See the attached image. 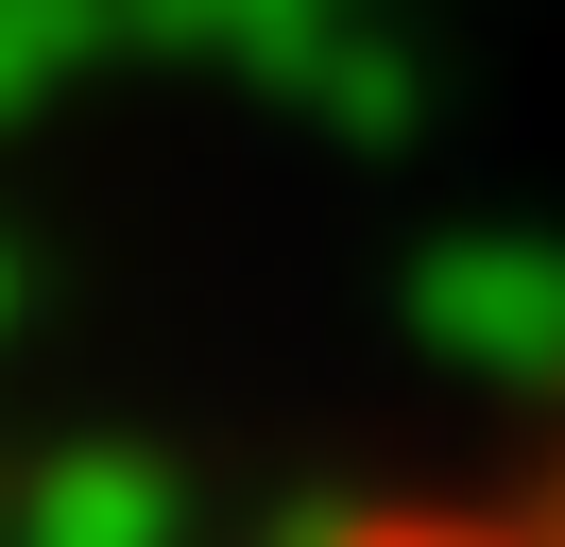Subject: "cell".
<instances>
[{"label":"cell","mask_w":565,"mask_h":547,"mask_svg":"<svg viewBox=\"0 0 565 547\" xmlns=\"http://www.w3.org/2000/svg\"><path fill=\"white\" fill-rule=\"evenodd\" d=\"M326 547H565V479H531V496H412V513H360Z\"/></svg>","instance_id":"cell-1"}]
</instances>
